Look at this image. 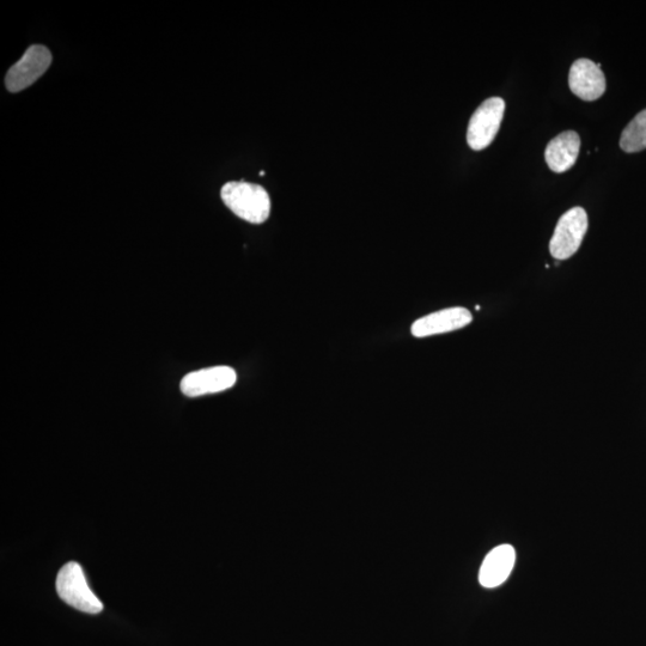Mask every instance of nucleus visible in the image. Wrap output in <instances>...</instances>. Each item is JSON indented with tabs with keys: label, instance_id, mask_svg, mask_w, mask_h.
Wrapping results in <instances>:
<instances>
[{
	"label": "nucleus",
	"instance_id": "1",
	"mask_svg": "<svg viewBox=\"0 0 646 646\" xmlns=\"http://www.w3.org/2000/svg\"><path fill=\"white\" fill-rule=\"evenodd\" d=\"M221 195L225 206L243 221L262 224L270 217L271 199L264 187L233 181L223 186Z\"/></svg>",
	"mask_w": 646,
	"mask_h": 646
},
{
	"label": "nucleus",
	"instance_id": "2",
	"mask_svg": "<svg viewBox=\"0 0 646 646\" xmlns=\"http://www.w3.org/2000/svg\"><path fill=\"white\" fill-rule=\"evenodd\" d=\"M56 585L60 599L67 605L88 614H99L103 611L102 602L89 588L81 565L75 562L67 563L59 571Z\"/></svg>",
	"mask_w": 646,
	"mask_h": 646
},
{
	"label": "nucleus",
	"instance_id": "3",
	"mask_svg": "<svg viewBox=\"0 0 646 646\" xmlns=\"http://www.w3.org/2000/svg\"><path fill=\"white\" fill-rule=\"evenodd\" d=\"M587 230L588 216L583 207H574L565 212L550 242L552 257L557 260L570 259L580 249Z\"/></svg>",
	"mask_w": 646,
	"mask_h": 646
},
{
	"label": "nucleus",
	"instance_id": "4",
	"mask_svg": "<svg viewBox=\"0 0 646 646\" xmlns=\"http://www.w3.org/2000/svg\"><path fill=\"white\" fill-rule=\"evenodd\" d=\"M505 102L501 97H491L478 107L468 124L467 143L474 151L490 146L501 127Z\"/></svg>",
	"mask_w": 646,
	"mask_h": 646
},
{
	"label": "nucleus",
	"instance_id": "5",
	"mask_svg": "<svg viewBox=\"0 0 646 646\" xmlns=\"http://www.w3.org/2000/svg\"><path fill=\"white\" fill-rule=\"evenodd\" d=\"M52 63V53L41 45L30 46L23 57L11 67L5 84L10 93H20L45 75Z\"/></svg>",
	"mask_w": 646,
	"mask_h": 646
},
{
	"label": "nucleus",
	"instance_id": "6",
	"mask_svg": "<svg viewBox=\"0 0 646 646\" xmlns=\"http://www.w3.org/2000/svg\"><path fill=\"white\" fill-rule=\"evenodd\" d=\"M237 382V374L233 368L212 367L193 371L182 379L180 389L188 398L225 392L233 388Z\"/></svg>",
	"mask_w": 646,
	"mask_h": 646
},
{
	"label": "nucleus",
	"instance_id": "7",
	"mask_svg": "<svg viewBox=\"0 0 646 646\" xmlns=\"http://www.w3.org/2000/svg\"><path fill=\"white\" fill-rule=\"evenodd\" d=\"M473 320V316L466 308L455 307L440 310L418 319L411 327V333L416 338L434 337L465 328Z\"/></svg>",
	"mask_w": 646,
	"mask_h": 646
},
{
	"label": "nucleus",
	"instance_id": "8",
	"mask_svg": "<svg viewBox=\"0 0 646 646\" xmlns=\"http://www.w3.org/2000/svg\"><path fill=\"white\" fill-rule=\"evenodd\" d=\"M569 84L572 93L588 102L600 99L606 91V78L601 65L589 59H578L572 64Z\"/></svg>",
	"mask_w": 646,
	"mask_h": 646
},
{
	"label": "nucleus",
	"instance_id": "9",
	"mask_svg": "<svg viewBox=\"0 0 646 646\" xmlns=\"http://www.w3.org/2000/svg\"><path fill=\"white\" fill-rule=\"evenodd\" d=\"M516 563V551L511 545H501L487 554L479 572V582L484 588L502 585L511 575Z\"/></svg>",
	"mask_w": 646,
	"mask_h": 646
},
{
	"label": "nucleus",
	"instance_id": "10",
	"mask_svg": "<svg viewBox=\"0 0 646 646\" xmlns=\"http://www.w3.org/2000/svg\"><path fill=\"white\" fill-rule=\"evenodd\" d=\"M581 138L575 131H566L548 143L545 158L548 167L554 173L568 172L575 166L580 155Z\"/></svg>",
	"mask_w": 646,
	"mask_h": 646
},
{
	"label": "nucleus",
	"instance_id": "11",
	"mask_svg": "<svg viewBox=\"0 0 646 646\" xmlns=\"http://www.w3.org/2000/svg\"><path fill=\"white\" fill-rule=\"evenodd\" d=\"M620 148L629 154L646 149V109L625 127L620 138Z\"/></svg>",
	"mask_w": 646,
	"mask_h": 646
}]
</instances>
